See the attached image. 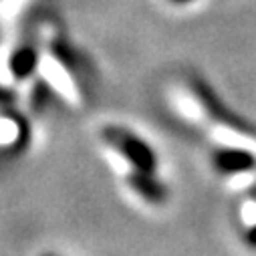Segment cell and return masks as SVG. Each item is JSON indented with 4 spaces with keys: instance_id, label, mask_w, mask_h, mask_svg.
<instances>
[{
    "instance_id": "6da1fadb",
    "label": "cell",
    "mask_w": 256,
    "mask_h": 256,
    "mask_svg": "<svg viewBox=\"0 0 256 256\" xmlns=\"http://www.w3.org/2000/svg\"><path fill=\"white\" fill-rule=\"evenodd\" d=\"M172 115L204 146L212 174L234 194L256 184V130L234 117L196 77L180 75L166 87Z\"/></svg>"
},
{
    "instance_id": "7a4b0ae2",
    "label": "cell",
    "mask_w": 256,
    "mask_h": 256,
    "mask_svg": "<svg viewBox=\"0 0 256 256\" xmlns=\"http://www.w3.org/2000/svg\"><path fill=\"white\" fill-rule=\"evenodd\" d=\"M97 144L121 190L140 206L160 208L170 196L166 170L158 150L125 123H103L97 130Z\"/></svg>"
},
{
    "instance_id": "3957f363",
    "label": "cell",
    "mask_w": 256,
    "mask_h": 256,
    "mask_svg": "<svg viewBox=\"0 0 256 256\" xmlns=\"http://www.w3.org/2000/svg\"><path fill=\"white\" fill-rule=\"evenodd\" d=\"M22 109L0 107V150L18 152L28 142V123Z\"/></svg>"
},
{
    "instance_id": "277c9868",
    "label": "cell",
    "mask_w": 256,
    "mask_h": 256,
    "mask_svg": "<svg viewBox=\"0 0 256 256\" xmlns=\"http://www.w3.org/2000/svg\"><path fill=\"white\" fill-rule=\"evenodd\" d=\"M236 226L244 242L256 246V184L240 192V202L236 210Z\"/></svg>"
}]
</instances>
